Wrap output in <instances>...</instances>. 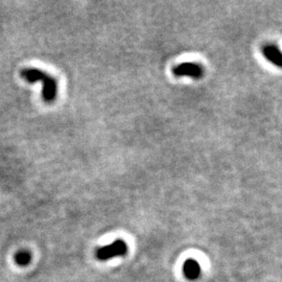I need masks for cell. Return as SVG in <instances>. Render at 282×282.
I'll return each mask as SVG.
<instances>
[{
    "mask_svg": "<svg viewBox=\"0 0 282 282\" xmlns=\"http://www.w3.org/2000/svg\"><path fill=\"white\" fill-rule=\"evenodd\" d=\"M15 261L20 266H25L32 261V254L28 250H20L15 255Z\"/></svg>",
    "mask_w": 282,
    "mask_h": 282,
    "instance_id": "cell-6",
    "label": "cell"
},
{
    "mask_svg": "<svg viewBox=\"0 0 282 282\" xmlns=\"http://www.w3.org/2000/svg\"><path fill=\"white\" fill-rule=\"evenodd\" d=\"M21 78L29 83L42 82L43 90L42 97L45 102H53L58 94V83L53 76L37 68H23L20 71Z\"/></svg>",
    "mask_w": 282,
    "mask_h": 282,
    "instance_id": "cell-1",
    "label": "cell"
},
{
    "mask_svg": "<svg viewBox=\"0 0 282 282\" xmlns=\"http://www.w3.org/2000/svg\"><path fill=\"white\" fill-rule=\"evenodd\" d=\"M183 274L188 280H197L201 275L200 263L196 259H187L183 264Z\"/></svg>",
    "mask_w": 282,
    "mask_h": 282,
    "instance_id": "cell-4",
    "label": "cell"
},
{
    "mask_svg": "<svg viewBox=\"0 0 282 282\" xmlns=\"http://www.w3.org/2000/svg\"><path fill=\"white\" fill-rule=\"evenodd\" d=\"M127 253V245L124 240L117 239L113 241L111 245L101 247L96 250L95 256L100 261H106L114 257L124 256Z\"/></svg>",
    "mask_w": 282,
    "mask_h": 282,
    "instance_id": "cell-2",
    "label": "cell"
},
{
    "mask_svg": "<svg viewBox=\"0 0 282 282\" xmlns=\"http://www.w3.org/2000/svg\"><path fill=\"white\" fill-rule=\"evenodd\" d=\"M262 54L263 56L273 63L274 65L281 67L282 66V55L280 53V50L278 47L274 45H266L262 47Z\"/></svg>",
    "mask_w": 282,
    "mask_h": 282,
    "instance_id": "cell-5",
    "label": "cell"
},
{
    "mask_svg": "<svg viewBox=\"0 0 282 282\" xmlns=\"http://www.w3.org/2000/svg\"><path fill=\"white\" fill-rule=\"evenodd\" d=\"M173 73L176 76L186 75V76H190V78H192V79L199 80L204 74V69L201 65H198V64L183 63V64H180V65L176 66L173 69Z\"/></svg>",
    "mask_w": 282,
    "mask_h": 282,
    "instance_id": "cell-3",
    "label": "cell"
}]
</instances>
